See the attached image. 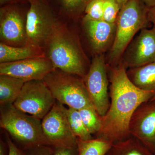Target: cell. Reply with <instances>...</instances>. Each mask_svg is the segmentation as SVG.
Wrapping results in <instances>:
<instances>
[{"instance_id":"8fae6325","label":"cell","mask_w":155,"mask_h":155,"mask_svg":"<svg viewBox=\"0 0 155 155\" xmlns=\"http://www.w3.org/2000/svg\"><path fill=\"white\" fill-rule=\"evenodd\" d=\"M55 69L47 56L0 64V75H10L25 81L43 80Z\"/></svg>"},{"instance_id":"277c9868","label":"cell","mask_w":155,"mask_h":155,"mask_svg":"<svg viewBox=\"0 0 155 155\" xmlns=\"http://www.w3.org/2000/svg\"><path fill=\"white\" fill-rule=\"evenodd\" d=\"M148 12L140 0H129L120 9L116 22V31L110 51L111 61L118 60L136 33L149 20Z\"/></svg>"},{"instance_id":"9c48e42d","label":"cell","mask_w":155,"mask_h":155,"mask_svg":"<svg viewBox=\"0 0 155 155\" xmlns=\"http://www.w3.org/2000/svg\"><path fill=\"white\" fill-rule=\"evenodd\" d=\"M58 24L47 7L40 2H33L25 21L28 44L42 48Z\"/></svg>"},{"instance_id":"3957f363","label":"cell","mask_w":155,"mask_h":155,"mask_svg":"<svg viewBox=\"0 0 155 155\" xmlns=\"http://www.w3.org/2000/svg\"><path fill=\"white\" fill-rule=\"evenodd\" d=\"M0 126L26 146L48 145L43 133L41 120L18 110L13 104L1 105Z\"/></svg>"},{"instance_id":"5b68a950","label":"cell","mask_w":155,"mask_h":155,"mask_svg":"<svg viewBox=\"0 0 155 155\" xmlns=\"http://www.w3.org/2000/svg\"><path fill=\"white\" fill-rule=\"evenodd\" d=\"M56 101L79 110L93 106L82 78L55 69L44 79Z\"/></svg>"},{"instance_id":"cb8c5ba5","label":"cell","mask_w":155,"mask_h":155,"mask_svg":"<svg viewBox=\"0 0 155 155\" xmlns=\"http://www.w3.org/2000/svg\"><path fill=\"white\" fill-rule=\"evenodd\" d=\"M64 8L71 13H78L86 8L91 0H62Z\"/></svg>"},{"instance_id":"836d02e7","label":"cell","mask_w":155,"mask_h":155,"mask_svg":"<svg viewBox=\"0 0 155 155\" xmlns=\"http://www.w3.org/2000/svg\"><path fill=\"white\" fill-rule=\"evenodd\" d=\"M154 155H155V153H154Z\"/></svg>"},{"instance_id":"7a4b0ae2","label":"cell","mask_w":155,"mask_h":155,"mask_svg":"<svg viewBox=\"0 0 155 155\" xmlns=\"http://www.w3.org/2000/svg\"><path fill=\"white\" fill-rule=\"evenodd\" d=\"M45 45L48 58L55 69L84 77L88 70L81 49L72 33L58 24Z\"/></svg>"},{"instance_id":"4dcf8cb0","label":"cell","mask_w":155,"mask_h":155,"mask_svg":"<svg viewBox=\"0 0 155 155\" xmlns=\"http://www.w3.org/2000/svg\"><path fill=\"white\" fill-rule=\"evenodd\" d=\"M116 1L119 4L120 8L121 9V8L129 0H116Z\"/></svg>"},{"instance_id":"1f68e13d","label":"cell","mask_w":155,"mask_h":155,"mask_svg":"<svg viewBox=\"0 0 155 155\" xmlns=\"http://www.w3.org/2000/svg\"><path fill=\"white\" fill-rule=\"evenodd\" d=\"M15 1L16 0H0V3H1V5H3V4Z\"/></svg>"},{"instance_id":"e0dca14e","label":"cell","mask_w":155,"mask_h":155,"mask_svg":"<svg viewBox=\"0 0 155 155\" xmlns=\"http://www.w3.org/2000/svg\"><path fill=\"white\" fill-rule=\"evenodd\" d=\"M26 82L10 75H0V104H13Z\"/></svg>"},{"instance_id":"2e32d148","label":"cell","mask_w":155,"mask_h":155,"mask_svg":"<svg viewBox=\"0 0 155 155\" xmlns=\"http://www.w3.org/2000/svg\"><path fill=\"white\" fill-rule=\"evenodd\" d=\"M127 73L137 87L145 91H155V62L132 68Z\"/></svg>"},{"instance_id":"5bb4252c","label":"cell","mask_w":155,"mask_h":155,"mask_svg":"<svg viewBox=\"0 0 155 155\" xmlns=\"http://www.w3.org/2000/svg\"><path fill=\"white\" fill-rule=\"evenodd\" d=\"M83 22L92 49L97 54H101L107 48L113 38H115L116 23L84 18Z\"/></svg>"},{"instance_id":"8992f818","label":"cell","mask_w":155,"mask_h":155,"mask_svg":"<svg viewBox=\"0 0 155 155\" xmlns=\"http://www.w3.org/2000/svg\"><path fill=\"white\" fill-rule=\"evenodd\" d=\"M56 101L44 80H34L25 82L13 105L22 112L42 120Z\"/></svg>"},{"instance_id":"484cf974","label":"cell","mask_w":155,"mask_h":155,"mask_svg":"<svg viewBox=\"0 0 155 155\" xmlns=\"http://www.w3.org/2000/svg\"><path fill=\"white\" fill-rule=\"evenodd\" d=\"M46 146L48 145L36 147V150L30 155H53L54 151L51 148Z\"/></svg>"},{"instance_id":"ffe728a7","label":"cell","mask_w":155,"mask_h":155,"mask_svg":"<svg viewBox=\"0 0 155 155\" xmlns=\"http://www.w3.org/2000/svg\"><path fill=\"white\" fill-rule=\"evenodd\" d=\"M66 114L72 132L77 138L87 140L93 139L82 121L78 110L66 107Z\"/></svg>"},{"instance_id":"603a6c76","label":"cell","mask_w":155,"mask_h":155,"mask_svg":"<svg viewBox=\"0 0 155 155\" xmlns=\"http://www.w3.org/2000/svg\"><path fill=\"white\" fill-rule=\"evenodd\" d=\"M121 8L116 0H105L103 12V20L116 23L117 16Z\"/></svg>"},{"instance_id":"52a82bcc","label":"cell","mask_w":155,"mask_h":155,"mask_svg":"<svg viewBox=\"0 0 155 155\" xmlns=\"http://www.w3.org/2000/svg\"><path fill=\"white\" fill-rule=\"evenodd\" d=\"M41 127L48 145L65 147L77 146V138L69 125L66 107L58 101L42 119Z\"/></svg>"},{"instance_id":"83f0119b","label":"cell","mask_w":155,"mask_h":155,"mask_svg":"<svg viewBox=\"0 0 155 155\" xmlns=\"http://www.w3.org/2000/svg\"><path fill=\"white\" fill-rule=\"evenodd\" d=\"M148 17L149 20L152 22L155 27V4L154 5L150 8L148 12Z\"/></svg>"},{"instance_id":"7402d4cb","label":"cell","mask_w":155,"mask_h":155,"mask_svg":"<svg viewBox=\"0 0 155 155\" xmlns=\"http://www.w3.org/2000/svg\"><path fill=\"white\" fill-rule=\"evenodd\" d=\"M105 0H91L85 9L84 18L94 20H103Z\"/></svg>"},{"instance_id":"d6a6232c","label":"cell","mask_w":155,"mask_h":155,"mask_svg":"<svg viewBox=\"0 0 155 155\" xmlns=\"http://www.w3.org/2000/svg\"><path fill=\"white\" fill-rule=\"evenodd\" d=\"M152 99H155V96L154 97H153V98Z\"/></svg>"},{"instance_id":"7c38bea8","label":"cell","mask_w":155,"mask_h":155,"mask_svg":"<svg viewBox=\"0 0 155 155\" xmlns=\"http://www.w3.org/2000/svg\"><path fill=\"white\" fill-rule=\"evenodd\" d=\"M1 42L22 47L28 45L25 22L22 15L15 9H2L0 14Z\"/></svg>"},{"instance_id":"4fadbf2b","label":"cell","mask_w":155,"mask_h":155,"mask_svg":"<svg viewBox=\"0 0 155 155\" xmlns=\"http://www.w3.org/2000/svg\"><path fill=\"white\" fill-rule=\"evenodd\" d=\"M125 59L126 66L135 68L155 62V27L143 28L134 41Z\"/></svg>"},{"instance_id":"ac0fdd59","label":"cell","mask_w":155,"mask_h":155,"mask_svg":"<svg viewBox=\"0 0 155 155\" xmlns=\"http://www.w3.org/2000/svg\"><path fill=\"white\" fill-rule=\"evenodd\" d=\"M107 155H154L133 136L114 143Z\"/></svg>"},{"instance_id":"9a60e30c","label":"cell","mask_w":155,"mask_h":155,"mask_svg":"<svg viewBox=\"0 0 155 155\" xmlns=\"http://www.w3.org/2000/svg\"><path fill=\"white\" fill-rule=\"evenodd\" d=\"M46 56L42 48L28 44L15 47L0 43V64Z\"/></svg>"},{"instance_id":"d6986e66","label":"cell","mask_w":155,"mask_h":155,"mask_svg":"<svg viewBox=\"0 0 155 155\" xmlns=\"http://www.w3.org/2000/svg\"><path fill=\"white\" fill-rule=\"evenodd\" d=\"M113 144L99 137L87 140L77 138L78 155H107Z\"/></svg>"},{"instance_id":"f546056e","label":"cell","mask_w":155,"mask_h":155,"mask_svg":"<svg viewBox=\"0 0 155 155\" xmlns=\"http://www.w3.org/2000/svg\"><path fill=\"white\" fill-rule=\"evenodd\" d=\"M0 155H5V147L2 141H1V143H0Z\"/></svg>"},{"instance_id":"4316f807","label":"cell","mask_w":155,"mask_h":155,"mask_svg":"<svg viewBox=\"0 0 155 155\" xmlns=\"http://www.w3.org/2000/svg\"><path fill=\"white\" fill-rule=\"evenodd\" d=\"M7 142L9 148L8 155H23L8 136L7 137Z\"/></svg>"},{"instance_id":"6da1fadb","label":"cell","mask_w":155,"mask_h":155,"mask_svg":"<svg viewBox=\"0 0 155 155\" xmlns=\"http://www.w3.org/2000/svg\"><path fill=\"white\" fill-rule=\"evenodd\" d=\"M110 81V107L101 117V128L96 136L114 144L131 136L129 126L132 115L140 104L155 96V91L137 87L127 76L124 65L113 68Z\"/></svg>"},{"instance_id":"d4e9b609","label":"cell","mask_w":155,"mask_h":155,"mask_svg":"<svg viewBox=\"0 0 155 155\" xmlns=\"http://www.w3.org/2000/svg\"><path fill=\"white\" fill-rule=\"evenodd\" d=\"M53 155H78L77 146L74 147H56Z\"/></svg>"},{"instance_id":"f1b7e54d","label":"cell","mask_w":155,"mask_h":155,"mask_svg":"<svg viewBox=\"0 0 155 155\" xmlns=\"http://www.w3.org/2000/svg\"><path fill=\"white\" fill-rule=\"evenodd\" d=\"M143 1L149 8L154 5L155 4V0H143Z\"/></svg>"},{"instance_id":"44dd1931","label":"cell","mask_w":155,"mask_h":155,"mask_svg":"<svg viewBox=\"0 0 155 155\" xmlns=\"http://www.w3.org/2000/svg\"><path fill=\"white\" fill-rule=\"evenodd\" d=\"M82 121L87 129L91 134L99 132L101 128V116L93 106L78 110Z\"/></svg>"},{"instance_id":"ba28073f","label":"cell","mask_w":155,"mask_h":155,"mask_svg":"<svg viewBox=\"0 0 155 155\" xmlns=\"http://www.w3.org/2000/svg\"><path fill=\"white\" fill-rule=\"evenodd\" d=\"M83 79L93 106L102 117L110 105L107 67L103 55H97L93 59Z\"/></svg>"},{"instance_id":"30bf717a","label":"cell","mask_w":155,"mask_h":155,"mask_svg":"<svg viewBox=\"0 0 155 155\" xmlns=\"http://www.w3.org/2000/svg\"><path fill=\"white\" fill-rule=\"evenodd\" d=\"M131 136L138 139L154 154L155 152V99L139 106L130 119Z\"/></svg>"}]
</instances>
